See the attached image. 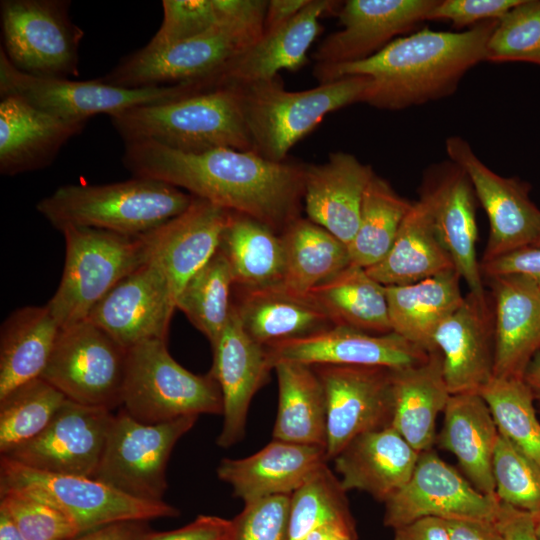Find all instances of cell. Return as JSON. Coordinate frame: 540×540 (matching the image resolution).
I'll use <instances>...</instances> for the list:
<instances>
[{
  "label": "cell",
  "instance_id": "6da1fadb",
  "mask_svg": "<svg viewBox=\"0 0 540 540\" xmlns=\"http://www.w3.org/2000/svg\"><path fill=\"white\" fill-rule=\"evenodd\" d=\"M123 164L134 177L184 189L279 234L301 216L306 164L274 162L231 148L184 153L150 140L125 142Z\"/></svg>",
  "mask_w": 540,
  "mask_h": 540
},
{
  "label": "cell",
  "instance_id": "7a4b0ae2",
  "mask_svg": "<svg viewBox=\"0 0 540 540\" xmlns=\"http://www.w3.org/2000/svg\"><path fill=\"white\" fill-rule=\"evenodd\" d=\"M499 20H488L461 32L425 27L396 38L373 56L354 63L314 66L319 84L348 76L371 79L364 103L401 110L453 94L463 76L485 61L487 42Z\"/></svg>",
  "mask_w": 540,
  "mask_h": 540
},
{
  "label": "cell",
  "instance_id": "3957f363",
  "mask_svg": "<svg viewBox=\"0 0 540 540\" xmlns=\"http://www.w3.org/2000/svg\"><path fill=\"white\" fill-rule=\"evenodd\" d=\"M193 196L165 182L143 177L101 185L58 187L36 205L60 232L70 226L139 236L184 212Z\"/></svg>",
  "mask_w": 540,
  "mask_h": 540
},
{
  "label": "cell",
  "instance_id": "277c9868",
  "mask_svg": "<svg viewBox=\"0 0 540 540\" xmlns=\"http://www.w3.org/2000/svg\"><path fill=\"white\" fill-rule=\"evenodd\" d=\"M125 142L150 140L184 153L231 148L253 151L234 86L110 116Z\"/></svg>",
  "mask_w": 540,
  "mask_h": 540
},
{
  "label": "cell",
  "instance_id": "5b68a950",
  "mask_svg": "<svg viewBox=\"0 0 540 540\" xmlns=\"http://www.w3.org/2000/svg\"><path fill=\"white\" fill-rule=\"evenodd\" d=\"M371 79L355 75L288 91L278 76L234 86L253 152L274 162L287 160L290 149L324 117L348 105L364 102Z\"/></svg>",
  "mask_w": 540,
  "mask_h": 540
},
{
  "label": "cell",
  "instance_id": "8992f818",
  "mask_svg": "<svg viewBox=\"0 0 540 540\" xmlns=\"http://www.w3.org/2000/svg\"><path fill=\"white\" fill-rule=\"evenodd\" d=\"M64 267L58 288L46 304L60 328L88 319L93 308L122 279L148 260L142 235L129 236L66 227Z\"/></svg>",
  "mask_w": 540,
  "mask_h": 540
},
{
  "label": "cell",
  "instance_id": "52a82bcc",
  "mask_svg": "<svg viewBox=\"0 0 540 540\" xmlns=\"http://www.w3.org/2000/svg\"><path fill=\"white\" fill-rule=\"evenodd\" d=\"M121 408L139 422L158 424L222 415L223 399L210 371L190 372L170 355L165 339H149L127 349Z\"/></svg>",
  "mask_w": 540,
  "mask_h": 540
},
{
  "label": "cell",
  "instance_id": "ba28073f",
  "mask_svg": "<svg viewBox=\"0 0 540 540\" xmlns=\"http://www.w3.org/2000/svg\"><path fill=\"white\" fill-rule=\"evenodd\" d=\"M266 10L223 19L199 36L157 51L140 49L99 79L132 89L208 77L263 36Z\"/></svg>",
  "mask_w": 540,
  "mask_h": 540
},
{
  "label": "cell",
  "instance_id": "9c48e42d",
  "mask_svg": "<svg viewBox=\"0 0 540 540\" xmlns=\"http://www.w3.org/2000/svg\"><path fill=\"white\" fill-rule=\"evenodd\" d=\"M6 488L24 489L51 503L81 534L117 522H147L180 513L165 501L137 499L92 477L39 471L1 456L0 489Z\"/></svg>",
  "mask_w": 540,
  "mask_h": 540
},
{
  "label": "cell",
  "instance_id": "30bf717a",
  "mask_svg": "<svg viewBox=\"0 0 540 540\" xmlns=\"http://www.w3.org/2000/svg\"><path fill=\"white\" fill-rule=\"evenodd\" d=\"M194 94L195 88L189 81L131 89L107 84L99 78L78 81L35 76L17 69L0 49V96H19L68 121L87 123L100 113L110 117L136 106L162 104Z\"/></svg>",
  "mask_w": 540,
  "mask_h": 540
},
{
  "label": "cell",
  "instance_id": "8fae6325",
  "mask_svg": "<svg viewBox=\"0 0 540 540\" xmlns=\"http://www.w3.org/2000/svg\"><path fill=\"white\" fill-rule=\"evenodd\" d=\"M198 416L146 424L123 408L113 415L93 478L137 499L159 502L167 489L166 467L177 441Z\"/></svg>",
  "mask_w": 540,
  "mask_h": 540
},
{
  "label": "cell",
  "instance_id": "7c38bea8",
  "mask_svg": "<svg viewBox=\"0 0 540 540\" xmlns=\"http://www.w3.org/2000/svg\"><path fill=\"white\" fill-rule=\"evenodd\" d=\"M67 0H2L4 50L20 71L40 77L79 75L83 30L70 17Z\"/></svg>",
  "mask_w": 540,
  "mask_h": 540
},
{
  "label": "cell",
  "instance_id": "4fadbf2b",
  "mask_svg": "<svg viewBox=\"0 0 540 540\" xmlns=\"http://www.w3.org/2000/svg\"><path fill=\"white\" fill-rule=\"evenodd\" d=\"M126 352L86 319L60 329L41 378L70 401L112 411L122 405Z\"/></svg>",
  "mask_w": 540,
  "mask_h": 540
},
{
  "label": "cell",
  "instance_id": "5bb4252c",
  "mask_svg": "<svg viewBox=\"0 0 540 540\" xmlns=\"http://www.w3.org/2000/svg\"><path fill=\"white\" fill-rule=\"evenodd\" d=\"M384 505V525L397 529L424 517L494 521L500 500L481 493L429 449L419 453L410 479Z\"/></svg>",
  "mask_w": 540,
  "mask_h": 540
},
{
  "label": "cell",
  "instance_id": "9a60e30c",
  "mask_svg": "<svg viewBox=\"0 0 540 540\" xmlns=\"http://www.w3.org/2000/svg\"><path fill=\"white\" fill-rule=\"evenodd\" d=\"M445 149L449 160L467 174L489 220V237L480 263L534 246L540 238V209L531 201L528 186L492 171L459 136L447 138Z\"/></svg>",
  "mask_w": 540,
  "mask_h": 540
},
{
  "label": "cell",
  "instance_id": "2e32d148",
  "mask_svg": "<svg viewBox=\"0 0 540 540\" xmlns=\"http://www.w3.org/2000/svg\"><path fill=\"white\" fill-rule=\"evenodd\" d=\"M326 397L328 461L355 437L391 426L392 368L316 365Z\"/></svg>",
  "mask_w": 540,
  "mask_h": 540
},
{
  "label": "cell",
  "instance_id": "e0dca14e",
  "mask_svg": "<svg viewBox=\"0 0 540 540\" xmlns=\"http://www.w3.org/2000/svg\"><path fill=\"white\" fill-rule=\"evenodd\" d=\"M113 415L66 399L38 436L3 456L39 471L93 478Z\"/></svg>",
  "mask_w": 540,
  "mask_h": 540
},
{
  "label": "cell",
  "instance_id": "ac0fdd59",
  "mask_svg": "<svg viewBox=\"0 0 540 540\" xmlns=\"http://www.w3.org/2000/svg\"><path fill=\"white\" fill-rule=\"evenodd\" d=\"M420 198L426 201L437 238L469 292L487 300L476 252V196L467 174L451 160L430 166L424 174Z\"/></svg>",
  "mask_w": 540,
  "mask_h": 540
},
{
  "label": "cell",
  "instance_id": "d6986e66",
  "mask_svg": "<svg viewBox=\"0 0 540 540\" xmlns=\"http://www.w3.org/2000/svg\"><path fill=\"white\" fill-rule=\"evenodd\" d=\"M437 0H348L337 16L342 29L325 37L312 54L316 66L365 60L427 21Z\"/></svg>",
  "mask_w": 540,
  "mask_h": 540
},
{
  "label": "cell",
  "instance_id": "ffe728a7",
  "mask_svg": "<svg viewBox=\"0 0 540 540\" xmlns=\"http://www.w3.org/2000/svg\"><path fill=\"white\" fill-rule=\"evenodd\" d=\"M176 310L169 284L147 261L114 286L88 319L125 349L149 339H165Z\"/></svg>",
  "mask_w": 540,
  "mask_h": 540
},
{
  "label": "cell",
  "instance_id": "44dd1931",
  "mask_svg": "<svg viewBox=\"0 0 540 540\" xmlns=\"http://www.w3.org/2000/svg\"><path fill=\"white\" fill-rule=\"evenodd\" d=\"M343 2L310 0L293 19L263 36L212 75L202 78L211 91L220 87L247 84L274 78L281 70L295 71L307 61V53L323 26L320 18L338 13Z\"/></svg>",
  "mask_w": 540,
  "mask_h": 540
},
{
  "label": "cell",
  "instance_id": "7402d4cb",
  "mask_svg": "<svg viewBox=\"0 0 540 540\" xmlns=\"http://www.w3.org/2000/svg\"><path fill=\"white\" fill-rule=\"evenodd\" d=\"M272 368L281 361L316 365L404 368L424 362L427 352L400 335L371 334L334 326L317 334L266 346Z\"/></svg>",
  "mask_w": 540,
  "mask_h": 540
},
{
  "label": "cell",
  "instance_id": "603a6c76",
  "mask_svg": "<svg viewBox=\"0 0 540 540\" xmlns=\"http://www.w3.org/2000/svg\"><path fill=\"white\" fill-rule=\"evenodd\" d=\"M211 348L210 372L223 399V426L217 444L229 448L243 438L251 400L273 368L266 347L247 334L234 305L226 327Z\"/></svg>",
  "mask_w": 540,
  "mask_h": 540
},
{
  "label": "cell",
  "instance_id": "cb8c5ba5",
  "mask_svg": "<svg viewBox=\"0 0 540 540\" xmlns=\"http://www.w3.org/2000/svg\"><path fill=\"white\" fill-rule=\"evenodd\" d=\"M229 211L193 196L178 216L142 234L148 260L163 272L175 300L189 281L217 252Z\"/></svg>",
  "mask_w": 540,
  "mask_h": 540
},
{
  "label": "cell",
  "instance_id": "d4e9b609",
  "mask_svg": "<svg viewBox=\"0 0 540 540\" xmlns=\"http://www.w3.org/2000/svg\"><path fill=\"white\" fill-rule=\"evenodd\" d=\"M434 345L443 358V374L451 395L479 393L493 378L494 316L490 298L468 293L462 304L438 327Z\"/></svg>",
  "mask_w": 540,
  "mask_h": 540
},
{
  "label": "cell",
  "instance_id": "484cf974",
  "mask_svg": "<svg viewBox=\"0 0 540 540\" xmlns=\"http://www.w3.org/2000/svg\"><path fill=\"white\" fill-rule=\"evenodd\" d=\"M494 316L493 377L522 378L540 351V287L522 275L487 278Z\"/></svg>",
  "mask_w": 540,
  "mask_h": 540
},
{
  "label": "cell",
  "instance_id": "4316f807",
  "mask_svg": "<svg viewBox=\"0 0 540 540\" xmlns=\"http://www.w3.org/2000/svg\"><path fill=\"white\" fill-rule=\"evenodd\" d=\"M327 461L323 447L273 439L251 456L222 459L217 475L232 487L235 497L247 504L271 496L291 495Z\"/></svg>",
  "mask_w": 540,
  "mask_h": 540
},
{
  "label": "cell",
  "instance_id": "83f0119b",
  "mask_svg": "<svg viewBox=\"0 0 540 540\" xmlns=\"http://www.w3.org/2000/svg\"><path fill=\"white\" fill-rule=\"evenodd\" d=\"M374 173L370 165L345 152L331 153L322 164H306L303 202L307 218L349 245Z\"/></svg>",
  "mask_w": 540,
  "mask_h": 540
},
{
  "label": "cell",
  "instance_id": "f1b7e54d",
  "mask_svg": "<svg viewBox=\"0 0 540 540\" xmlns=\"http://www.w3.org/2000/svg\"><path fill=\"white\" fill-rule=\"evenodd\" d=\"M43 111L25 99H0V173L5 176L43 169L85 127Z\"/></svg>",
  "mask_w": 540,
  "mask_h": 540
},
{
  "label": "cell",
  "instance_id": "f546056e",
  "mask_svg": "<svg viewBox=\"0 0 540 540\" xmlns=\"http://www.w3.org/2000/svg\"><path fill=\"white\" fill-rule=\"evenodd\" d=\"M418 457L390 426L355 437L333 461L345 492L363 491L385 503L410 479Z\"/></svg>",
  "mask_w": 540,
  "mask_h": 540
},
{
  "label": "cell",
  "instance_id": "4dcf8cb0",
  "mask_svg": "<svg viewBox=\"0 0 540 540\" xmlns=\"http://www.w3.org/2000/svg\"><path fill=\"white\" fill-rule=\"evenodd\" d=\"M233 305L247 334L263 346L308 337L334 327L322 306L309 294L283 283L238 289Z\"/></svg>",
  "mask_w": 540,
  "mask_h": 540
},
{
  "label": "cell",
  "instance_id": "1f68e13d",
  "mask_svg": "<svg viewBox=\"0 0 540 540\" xmlns=\"http://www.w3.org/2000/svg\"><path fill=\"white\" fill-rule=\"evenodd\" d=\"M437 445L455 455L471 484L486 495L495 494L493 457L499 430L480 393L450 396Z\"/></svg>",
  "mask_w": 540,
  "mask_h": 540
},
{
  "label": "cell",
  "instance_id": "d6a6232c",
  "mask_svg": "<svg viewBox=\"0 0 540 540\" xmlns=\"http://www.w3.org/2000/svg\"><path fill=\"white\" fill-rule=\"evenodd\" d=\"M450 396L438 349L422 363L392 369L391 427L419 453L432 449L437 416L444 411Z\"/></svg>",
  "mask_w": 540,
  "mask_h": 540
},
{
  "label": "cell",
  "instance_id": "836d02e7",
  "mask_svg": "<svg viewBox=\"0 0 540 540\" xmlns=\"http://www.w3.org/2000/svg\"><path fill=\"white\" fill-rule=\"evenodd\" d=\"M460 279L451 269L412 284L385 286L392 332L427 352L436 350V330L464 300Z\"/></svg>",
  "mask_w": 540,
  "mask_h": 540
},
{
  "label": "cell",
  "instance_id": "e575fe53",
  "mask_svg": "<svg viewBox=\"0 0 540 540\" xmlns=\"http://www.w3.org/2000/svg\"><path fill=\"white\" fill-rule=\"evenodd\" d=\"M47 305L11 312L0 330V398L41 377L60 332Z\"/></svg>",
  "mask_w": 540,
  "mask_h": 540
},
{
  "label": "cell",
  "instance_id": "d590c367",
  "mask_svg": "<svg viewBox=\"0 0 540 540\" xmlns=\"http://www.w3.org/2000/svg\"><path fill=\"white\" fill-rule=\"evenodd\" d=\"M455 269L434 230L426 201L413 202L386 256L367 273L383 286L412 284Z\"/></svg>",
  "mask_w": 540,
  "mask_h": 540
},
{
  "label": "cell",
  "instance_id": "8d00e7d4",
  "mask_svg": "<svg viewBox=\"0 0 540 540\" xmlns=\"http://www.w3.org/2000/svg\"><path fill=\"white\" fill-rule=\"evenodd\" d=\"M273 370L278 380L273 439L325 448L326 397L315 369L302 363L281 361Z\"/></svg>",
  "mask_w": 540,
  "mask_h": 540
},
{
  "label": "cell",
  "instance_id": "74e56055",
  "mask_svg": "<svg viewBox=\"0 0 540 540\" xmlns=\"http://www.w3.org/2000/svg\"><path fill=\"white\" fill-rule=\"evenodd\" d=\"M219 249L231 268L235 288L259 289L283 282L285 249L282 236L267 225L229 211Z\"/></svg>",
  "mask_w": 540,
  "mask_h": 540
},
{
  "label": "cell",
  "instance_id": "f35d334b",
  "mask_svg": "<svg viewBox=\"0 0 540 540\" xmlns=\"http://www.w3.org/2000/svg\"><path fill=\"white\" fill-rule=\"evenodd\" d=\"M308 293L328 313L335 326L371 334L392 332L385 286L360 266L351 263Z\"/></svg>",
  "mask_w": 540,
  "mask_h": 540
},
{
  "label": "cell",
  "instance_id": "ab89813d",
  "mask_svg": "<svg viewBox=\"0 0 540 540\" xmlns=\"http://www.w3.org/2000/svg\"><path fill=\"white\" fill-rule=\"evenodd\" d=\"M285 249L283 284L308 293L351 264L348 245L308 218L298 217L281 234Z\"/></svg>",
  "mask_w": 540,
  "mask_h": 540
},
{
  "label": "cell",
  "instance_id": "60d3db41",
  "mask_svg": "<svg viewBox=\"0 0 540 540\" xmlns=\"http://www.w3.org/2000/svg\"><path fill=\"white\" fill-rule=\"evenodd\" d=\"M412 204L374 173L363 195L357 232L348 245L351 263L367 269L380 262Z\"/></svg>",
  "mask_w": 540,
  "mask_h": 540
},
{
  "label": "cell",
  "instance_id": "b9f144b4",
  "mask_svg": "<svg viewBox=\"0 0 540 540\" xmlns=\"http://www.w3.org/2000/svg\"><path fill=\"white\" fill-rule=\"evenodd\" d=\"M235 283L220 249L181 290L176 309L182 311L213 346L226 327L232 309Z\"/></svg>",
  "mask_w": 540,
  "mask_h": 540
},
{
  "label": "cell",
  "instance_id": "7bdbcfd3",
  "mask_svg": "<svg viewBox=\"0 0 540 540\" xmlns=\"http://www.w3.org/2000/svg\"><path fill=\"white\" fill-rule=\"evenodd\" d=\"M66 397L41 377L0 398V453L38 436L53 420Z\"/></svg>",
  "mask_w": 540,
  "mask_h": 540
},
{
  "label": "cell",
  "instance_id": "ee69618b",
  "mask_svg": "<svg viewBox=\"0 0 540 540\" xmlns=\"http://www.w3.org/2000/svg\"><path fill=\"white\" fill-rule=\"evenodd\" d=\"M499 433L540 468V421L535 397L522 378L493 377L479 392Z\"/></svg>",
  "mask_w": 540,
  "mask_h": 540
},
{
  "label": "cell",
  "instance_id": "f6af8a7d",
  "mask_svg": "<svg viewBox=\"0 0 540 540\" xmlns=\"http://www.w3.org/2000/svg\"><path fill=\"white\" fill-rule=\"evenodd\" d=\"M339 479L322 466L291 494L288 540H303L318 527L336 521H353Z\"/></svg>",
  "mask_w": 540,
  "mask_h": 540
},
{
  "label": "cell",
  "instance_id": "bcb514c9",
  "mask_svg": "<svg viewBox=\"0 0 540 540\" xmlns=\"http://www.w3.org/2000/svg\"><path fill=\"white\" fill-rule=\"evenodd\" d=\"M485 61L540 66V0H521L498 21L486 45Z\"/></svg>",
  "mask_w": 540,
  "mask_h": 540
},
{
  "label": "cell",
  "instance_id": "7dc6e473",
  "mask_svg": "<svg viewBox=\"0 0 540 540\" xmlns=\"http://www.w3.org/2000/svg\"><path fill=\"white\" fill-rule=\"evenodd\" d=\"M0 512L27 540H69L81 535L64 512L24 489H0Z\"/></svg>",
  "mask_w": 540,
  "mask_h": 540
},
{
  "label": "cell",
  "instance_id": "c3c4849f",
  "mask_svg": "<svg viewBox=\"0 0 540 540\" xmlns=\"http://www.w3.org/2000/svg\"><path fill=\"white\" fill-rule=\"evenodd\" d=\"M492 471L501 502L527 512L540 510V468L500 433Z\"/></svg>",
  "mask_w": 540,
  "mask_h": 540
},
{
  "label": "cell",
  "instance_id": "681fc988",
  "mask_svg": "<svg viewBox=\"0 0 540 540\" xmlns=\"http://www.w3.org/2000/svg\"><path fill=\"white\" fill-rule=\"evenodd\" d=\"M163 20L151 40L141 49L157 51L199 36L223 19L217 0H164Z\"/></svg>",
  "mask_w": 540,
  "mask_h": 540
},
{
  "label": "cell",
  "instance_id": "f907efd6",
  "mask_svg": "<svg viewBox=\"0 0 540 540\" xmlns=\"http://www.w3.org/2000/svg\"><path fill=\"white\" fill-rule=\"evenodd\" d=\"M291 495H278L245 504L230 520L225 540H288Z\"/></svg>",
  "mask_w": 540,
  "mask_h": 540
},
{
  "label": "cell",
  "instance_id": "816d5d0a",
  "mask_svg": "<svg viewBox=\"0 0 540 540\" xmlns=\"http://www.w3.org/2000/svg\"><path fill=\"white\" fill-rule=\"evenodd\" d=\"M521 0H437L427 20L449 21L458 29L500 20Z\"/></svg>",
  "mask_w": 540,
  "mask_h": 540
},
{
  "label": "cell",
  "instance_id": "f5cc1de1",
  "mask_svg": "<svg viewBox=\"0 0 540 540\" xmlns=\"http://www.w3.org/2000/svg\"><path fill=\"white\" fill-rule=\"evenodd\" d=\"M483 277L522 275L540 287V247L529 246L480 263Z\"/></svg>",
  "mask_w": 540,
  "mask_h": 540
},
{
  "label": "cell",
  "instance_id": "db71d44e",
  "mask_svg": "<svg viewBox=\"0 0 540 540\" xmlns=\"http://www.w3.org/2000/svg\"><path fill=\"white\" fill-rule=\"evenodd\" d=\"M230 520L212 515H199L179 529L165 532L147 531L142 540H225Z\"/></svg>",
  "mask_w": 540,
  "mask_h": 540
},
{
  "label": "cell",
  "instance_id": "11a10c76",
  "mask_svg": "<svg viewBox=\"0 0 540 540\" xmlns=\"http://www.w3.org/2000/svg\"><path fill=\"white\" fill-rule=\"evenodd\" d=\"M495 523L506 540H539L531 513L500 501Z\"/></svg>",
  "mask_w": 540,
  "mask_h": 540
},
{
  "label": "cell",
  "instance_id": "9f6ffc18",
  "mask_svg": "<svg viewBox=\"0 0 540 540\" xmlns=\"http://www.w3.org/2000/svg\"><path fill=\"white\" fill-rule=\"evenodd\" d=\"M393 540H452L448 522L437 517H424L394 529Z\"/></svg>",
  "mask_w": 540,
  "mask_h": 540
},
{
  "label": "cell",
  "instance_id": "6f0895ef",
  "mask_svg": "<svg viewBox=\"0 0 540 540\" xmlns=\"http://www.w3.org/2000/svg\"><path fill=\"white\" fill-rule=\"evenodd\" d=\"M147 531L144 521H122L83 533L69 540H142Z\"/></svg>",
  "mask_w": 540,
  "mask_h": 540
},
{
  "label": "cell",
  "instance_id": "680465c9",
  "mask_svg": "<svg viewBox=\"0 0 540 540\" xmlns=\"http://www.w3.org/2000/svg\"><path fill=\"white\" fill-rule=\"evenodd\" d=\"M452 540H506L495 521L447 520Z\"/></svg>",
  "mask_w": 540,
  "mask_h": 540
},
{
  "label": "cell",
  "instance_id": "91938a15",
  "mask_svg": "<svg viewBox=\"0 0 540 540\" xmlns=\"http://www.w3.org/2000/svg\"><path fill=\"white\" fill-rule=\"evenodd\" d=\"M310 0H270L264 19V34L271 33L293 19Z\"/></svg>",
  "mask_w": 540,
  "mask_h": 540
},
{
  "label": "cell",
  "instance_id": "94428289",
  "mask_svg": "<svg viewBox=\"0 0 540 540\" xmlns=\"http://www.w3.org/2000/svg\"><path fill=\"white\" fill-rule=\"evenodd\" d=\"M356 533L354 521H336L324 524L310 532L303 540H338Z\"/></svg>",
  "mask_w": 540,
  "mask_h": 540
},
{
  "label": "cell",
  "instance_id": "6125c7cd",
  "mask_svg": "<svg viewBox=\"0 0 540 540\" xmlns=\"http://www.w3.org/2000/svg\"><path fill=\"white\" fill-rule=\"evenodd\" d=\"M535 399H540V351L529 362L523 376Z\"/></svg>",
  "mask_w": 540,
  "mask_h": 540
},
{
  "label": "cell",
  "instance_id": "be15d7a7",
  "mask_svg": "<svg viewBox=\"0 0 540 540\" xmlns=\"http://www.w3.org/2000/svg\"><path fill=\"white\" fill-rule=\"evenodd\" d=\"M0 540H27L3 512H0Z\"/></svg>",
  "mask_w": 540,
  "mask_h": 540
},
{
  "label": "cell",
  "instance_id": "e7e4bbea",
  "mask_svg": "<svg viewBox=\"0 0 540 540\" xmlns=\"http://www.w3.org/2000/svg\"><path fill=\"white\" fill-rule=\"evenodd\" d=\"M533 522V528L535 531L536 536L540 540V510H537L535 512H530Z\"/></svg>",
  "mask_w": 540,
  "mask_h": 540
},
{
  "label": "cell",
  "instance_id": "03108f58",
  "mask_svg": "<svg viewBox=\"0 0 540 540\" xmlns=\"http://www.w3.org/2000/svg\"><path fill=\"white\" fill-rule=\"evenodd\" d=\"M338 540H357V534L356 533L347 534V535L342 536Z\"/></svg>",
  "mask_w": 540,
  "mask_h": 540
},
{
  "label": "cell",
  "instance_id": "003e7915",
  "mask_svg": "<svg viewBox=\"0 0 540 540\" xmlns=\"http://www.w3.org/2000/svg\"><path fill=\"white\" fill-rule=\"evenodd\" d=\"M534 247H540V238L537 240V242L534 244Z\"/></svg>",
  "mask_w": 540,
  "mask_h": 540
}]
</instances>
